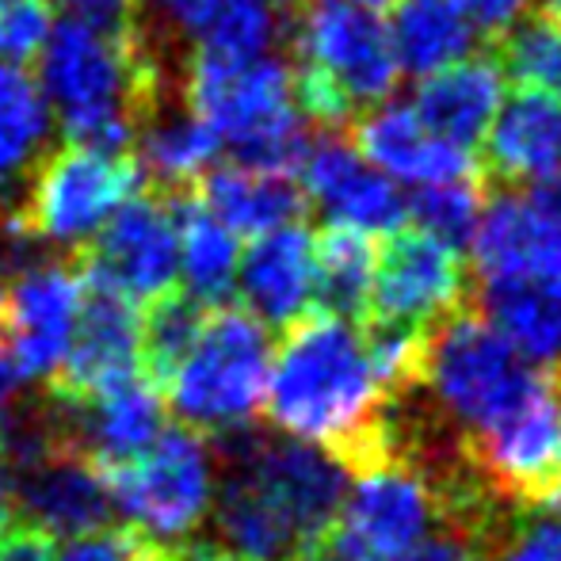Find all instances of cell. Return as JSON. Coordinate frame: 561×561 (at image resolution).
I'll return each mask as SVG.
<instances>
[{"label": "cell", "instance_id": "1", "mask_svg": "<svg viewBox=\"0 0 561 561\" xmlns=\"http://www.w3.org/2000/svg\"><path fill=\"white\" fill-rule=\"evenodd\" d=\"M390 405L355 321L318 310L287 325L264 393L275 432L321 447L347 478H363L398 462Z\"/></svg>", "mask_w": 561, "mask_h": 561}, {"label": "cell", "instance_id": "2", "mask_svg": "<svg viewBox=\"0 0 561 561\" xmlns=\"http://www.w3.org/2000/svg\"><path fill=\"white\" fill-rule=\"evenodd\" d=\"M43 100L61 118L69 146L130 153L141 126L161 112V66L138 27L69 15L43 50Z\"/></svg>", "mask_w": 561, "mask_h": 561}, {"label": "cell", "instance_id": "3", "mask_svg": "<svg viewBox=\"0 0 561 561\" xmlns=\"http://www.w3.org/2000/svg\"><path fill=\"white\" fill-rule=\"evenodd\" d=\"M187 112L210 126L218 146H229L237 164L267 172L302 169L310 123L298 112L295 73L275 54L215 58L195 54L184 81Z\"/></svg>", "mask_w": 561, "mask_h": 561}, {"label": "cell", "instance_id": "4", "mask_svg": "<svg viewBox=\"0 0 561 561\" xmlns=\"http://www.w3.org/2000/svg\"><path fill=\"white\" fill-rule=\"evenodd\" d=\"M295 100L306 123L340 126L386 104L401 81L390 31L352 0H298L290 23Z\"/></svg>", "mask_w": 561, "mask_h": 561}, {"label": "cell", "instance_id": "5", "mask_svg": "<svg viewBox=\"0 0 561 561\" xmlns=\"http://www.w3.org/2000/svg\"><path fill=\"white\" fill-rule=\"evenodd\" d=\"M547 370L531 367L478 310L462 306L424 333L421 382L413 386L439 424L458 439H478L512 416Z\"/></svg>", "mask_w": 561, "mask_h": 561}, {"label": "cell", "instance_id": "6", "mask_svg": "<svg viewBox=\"0 0 561 561\" xmlns=\"http://www.w3.org/2000/svg\"><path fill=\"white\" fill-rule=\"evenodd\" d=\"M272 375V336L241 306H210L187 355L164 382L180 424L207 439L252 428Z\"/></svg>", "mask_w": 561, "mask_h": 561}, {"label": "cell", "instance_id": "7", "mask_svg": "<svg viewBox=\"0 0 561 561\" xmlns=\"http://www.w3.org/2000/svg\"><path fill=\"white\" fill-rule=\"evenodd\" d=\"M112 508L134 531L157 542H187L210 516L218 462L207 436L192 428H164L141 455L96 466Z\"/></svg>", "mask_w": 561, "mask_h": 561}, {"label": "cell", "instance_id": "8", "mask_svg": "<svg viewBox=\"0 0 561 561\" xmlns=\"http://www.w3.org/2000/svg\"><path fill=\"white\" fill-rule=\"evenodd\" d=\"M146 184L130 153H100L61 146L35 164L27 199L8 218V237H38L54 244H89L107 218Z\"/></svg>", "mask_w": 561, "mask_h": 561}, {"label": "cell", "instance_id": "9", "mask_svg": "<svg viewBox=\"0 0 561 561\" xmlns=\"http://www.w3.org/2000/svg\"><path fill=\"white\" fill-rule=\"evenodd\" d=\"M84 302L77 260H50L20 272L0 295V355L15 382H50L73 340Z\"/></svg>", "mask_w": 561, "mask_h": 561}, {"label": "cell", "instance_id": "10", "mask_svg": "<svg viewBox=\"0 0 561 561\" xmlns=\"http://www.w3.org/2000/svg\"><path fill=\"white\" fill-rule=\"evenodd\" d=\"M81 272L89 283L130 298L134 306L157 302L176 290L180 241L176 207L169 195H134L107 218V226L84 244Z\"/></svg>", "mask_w": 561, "mask_h": 561}, {"label": "cell", "instance_id": "11", "mask_svg": "<svg viewBox=\"0 0 561 561\" xmlns=\"http://www.w3.org/2000/svg\"><path fill=\"white\" fill-rule=\"evenodd\" d=\"M466 295L470 283H466L462 252L447 249L421 229H398L375 260L367 321L424 333L462 310Z\"/></svg>", "mask_w": 561, "mask_h": 561}, {"label": "cell", "instance_id": "12", "mask_svg": "<svg viewBox=\"0 0 561 561\" xmlns=\"http://www.w3.org/2000/svg\"><path fill=\"white\" fill-rule=\"evenodd\" d=\"M134 375H141V310L130 298L84 279V302L73 340L61 367L46 382L43 398L73 405Z\"/></svg>", "mask_w": 561, "mask_h": 561}, {"label": "cell", "instance_id": "13", "mask_svg": "<svg viewBox=\"0 0 561 561\" xmlns=\"http://www.w3.org/2000/svg\"><path fill=\"white\" fill-rule=\"evenodd\" d=\"M302 192L318 203L329 226L359 229L367 237L398 233L409 218L398 184L363 161L359 149L336 134L310 141L302 157Z\"/></svg>", "mask_w": 561, "mask_h": 561}, {"label": "cell", "instance_id": "14", "mask_svg": "<svg viewBox=\"0 0 561 561\" xmlns=\"http://www.w3.org/2000/svg\"><path fill=\"white\" fill-rule=\"evenodd\" d=\"M43 409L58 436L84 450L96 466L126 462L164 432L161 386H153L146 375H134L96 398L73 401V405L43 398Z\"/></svg>", "mask_w": 561, "mask_h": 561}, {"label": "cell", "instance_id": "15", "mask_svg": "<svg viewBox=\"0 0 561 561\" xmlns=\"http://www.w3.org/2000/svg\"><path fill=\"white\" fill-rule=\"evenodd\" d=\"M164 31L215 58H260L290 38L298 0H153Z\"/></svg>", "mask_w": 561, "mask_h": 561}, {"label": "cell", "instance_id": "16", "mask_svg": "<svg viewBox=\"0 0 561 561\" xmlns=\"http://www.w3.org/2000/svg\"><path fill=\"white\" fill-rule=\"evenodd\" d=\"M478 279H561V233L531 192H496L485 199L470 237Z\"/></svg>", "mask_w": 561, "mask_h": 561}, {"label": "cell", "instance_id": "17", "mask_svg": "<svg viewBox=\"0 0 561 561\" xmlns=\"http://www.w3.org/2000/svg\"><path fill=\"white\" fill-rule=\"evenodd\" d=\"M352 146L393 184H450L473 176V153L447 146L421 123L413 104H378L355 115Z\"/></svg>", "mask_w": 561, "mask_h": 561}, {"label": "cell", "instance_id": "18", "mask_svg": "<svg viewBox=\"0 0 561 561\" xmlns=\"http://www.w3.org/2000/svg\"><path fill=\"white\" fill-rule=\"evenodd\" d=\"M237 290L260 325H295L313 306V233L290 222L252 237L237 264Z\"/></svg>", "mask_w": 561, "mask_h": 561}, {"label": "cell", "instance_id": "19", "mask_svg": "<svg viewBox=\"0 0 561 561\" xmlns=\"http://www.w3.org/2000/svg\"><path fill=\"white\" fill-rule=\"evenodd\" d=\"M485 169L501 184H550L561 176V104L516 89L485 134Z\"/></svg>", "mask_w": 561, "mask_h": 561}, {"label": "cell", "instance_id": "20", "mask_svg": "<svg viewBox=\"0 0 561 561\" xmlns=\"http://www.w3.org/2000/svg\"><path fill=\"white\" fill-rule=\"evenodd\" d=\"M504 100V73L493 58H462L439 73L424 77L413 112L447 146L473 153L493 126Z\"/></svg>", "mask_w": 561, "mask_h": 561}, {"label": "cell", "instance_id": "21", "mask_svg": "<svg viewBox=\"0 0 561 561\" xmlns=\"http://www.w3.org/2000/svg\"><path fill=\"white\" fill-rule=\"evenodd\" d=\"M192 195L237 237H260L279 226H290L306 210V192L290 172L249 169V164H226L210 169Z\"/></svg>", "mask_w": 561, "mask_h": 561}, {"label": "cell", "instance_id": "22", "mask_svg": "<svg viewBox=\"0 0 561 561\" xmlns=\"http://www.w3.org/2000/svg\"><path fill=\"white\" fill-rule=\"evenodd\" d=\"M473 310L531 367L561 370V279H489Z\"/></svg>", "mask_w": 561, "mask_h": 561}, {"label": "cell", "instance_id": "23", "mask_svg": "<svg viewBox=\"0 0 561 561\" xmlns=\"http://www.w3.org/2000/svg\"><path fill=\"white\" fill-rule=\"evenodd\" d=\"M386 31H390L401 73L413 77H432L470 58L478 43V31L466 20L458 0H401Z\"/></svg>", "mask_w": 561, "mask_h": 561}, {"label": "cell", "instance_id": "24", "mask_svg": "<svg viewBox=\"0 0 561 561\" xmlns=\"http://www.w3.org/2000/svg\"><path fill=\"white\" fill-rule=\"evenodd\" d=\"M176 241H180V275H184V295L199 306H226L237 287V264H241V241L233 229H226L195 199L184 192L176 203Z\"/></svg>", "mask_w": 561, "mask_h": 561}, {"label": "cell", "instance_id": "25", "mask_svg": "<svg viewBox=\"0 0 561 561\" xmlns=\"http://www.w3.org/2000/svg\"><path fill=\"white\" fill-rule=\"evenodd\" d=\"M375 260V244L359 229L329 226L321 237H313V302L321 306V313L344 321L367 318Z\"/></svg>", "mask_w": 561, "mask_h": 561}, {"label": "cell", "instance_id": "26", "mask_svg": "<svg viewBox=\"0 0 561 561\" xmlns=\"http://www.w3.org/2000/svg\"><path fill=\"white\" fill-rule=\"evenodd\" d=\"M141 176H149V184H157V195H184L215 169L218 157V138L210 126H203L192 112L161 118L157 112L141 126Z\"/></svg>", "mask_w": 561, "mask_h": 561}, {"label": "cell", "instance_id": "27", "mask_svg": "<svg viewBox=\"0 0 561 561\" xmlns=\"http://www.w3.org/2000/svg\"><path fill=\"white\" fill-rule=\"evenodd\" d=\"M50 107L23 69L0 61V192L43 161Z\"/></svg>", "mask_w": 561, "mask_h": 561}, {"label": "cell", "instance_id": "28", "mask_svg": "<svg viewBox=\"0 0 561 561\" xmlns=\"http://www.w3.org/2000/svg\"><path fill=\"white\" fill-rule=\"evenodd\" d=\"M207 310L210 306H199L184 290H169L157 302H149V310L141 313V375L149 382L164 390L176 363L184 359L195 333H199Z\"/></svg>", "mask_w": 561, "mask_h": 561}, {"label": "cell", "instance_id": "29", "mask_svg": "<svg viewBox=\"0 0 561 561\" xmlns=\"http://www.w3.org/2000/svg\"><path fill=\"white\" fill-rule=\"evenodd\" d=\"M501 73L519 89H531L561 104V23L547 15H524L501 38Z\"/></svg>", "mask_w": 561, "mask_h": 561}, {"label": "cell", "instance_id": "30", "mask_svg": "<svg viewBox=\"0 0 561 561\" xmlns=\"http://www.w3.org/2000/svg\"><path fill=\"white\" fill-rule=\"evenodd\" d=\"M405 207L421 233L462 252V244H470L473 229H478L481 210H485V184L473 176L450 180V184H428L413 199H405Z\"/></svg>", "mask_w": 561, "mask_h": 561}, {"label": "cell", "instance_id": "31", "mask_svg": "<svg viewBox=\"0 0 561 561\" xmlns=\"http://www.w3.org/2000/svg\"><path fill=\"white\" fill-rule=\"evenodd\" d=\"M489 561H561V508L508 512L493 531Z\"/></svg>", "mask_w": 561, "mask_h": 561}, {"label": "cell", "instance_id": "32", "mask_svg": "<svg viewBox=\"0 0 561 561\" xmlns=\"http://www.w3.org/2000/svg\"><path fill=\"white\" fill-rule=\"evenodd\" d=\"M54 31L50 0H0V61L27 66L46 50Z\"/></svg>", "mask_w": 561, "mask_h": 561}, {"label": "cell", "instance_id": "33", "mask_svg": "<svg viewBox=\"0 0 561 561\" xmlns=\"http://www.w3.org/2000/svg\"><path fill=\"white\" fill-rule=\"evenodd\" d=\"M58 561H176V542H157L134 527H123L73 539Z\"/></svg>", "mask_w": 561, "mask_h": 561}, {"label": "cell", "instance_id": "34", "mask_svg": "<svg viewBox=\"0 0 561 561\" xmlns=\"http://www.w3.org/2000/svg\"><path fill=\"white\" fill-rule=\"evenodd\" d=\"M458 8H462L466 20L473 23V31L489 35L493 43H501V38L527 15L531 0H458Z\"/></svg>", "mask_w": 561, "mask_h": 561}, {"label": "cell", "instance_id": "35", "mask_svg": "<svg viewBox=\"0 0 561 561\" xmlns=\"http://www.w3.org/2000/svg\"><path fill=\"white\" fill-rule=\"evenodd\" d=\"M0 561H58V554H54L50 535L15 519L0 531Z\"/></svg>", "mask_w": 561, "mask_h": 561}, {"label": "cell", "instance_id": "36", "mask_svg": "<svg viewBox=\"0 0 561 561\" xmlns=\"http://www.w3.org/2000/svg\"><path fill=\"white\" fill-rule=\"evenodd\" d=\"M73 12V20L104 23V27H134L141 0H50Z\"/></svg>", "mask_w": 561, "mask_h": 561}, {"label": "cell", "instance_id": "37", "mask_svg": "<svg viewBox=\"0 0 561 561\" xmlns=\"http://www.w3.org/2000/svg\"><path fill=\"white\" fill-rule=\"evenodd\" d=\"M531 199L539 203V210L550 218V222H554V229L561 233V176H558V180H550V184H539V187H535Z\"/></svg>", "mask_w": 561, "mask_h": 561}, {"label": "cell", "instance_id": "38", "mask_svg": "<svg viewBox=\"0 0 561 561\" xmlns=\"http://www.w3.org/2000/svg\"><path fill=\"white\" fill-rule=\"evenodd\" d=\"M352 4L367 8V12H386V8H398L401 0H352Z\"/></svg>", "mask_w": 561, "mask_h": 561}, {"label": "cell", "instance_id": "39", "mask_svg": "<svg viewBox=\"0 0 561 561\" xmlns=\"http://www.w3.org/2000/svg\"><path fill=\"white\" fill-rule=\"evenodd\" d=\"M542 15H547V20H554V23H561V0H542Z\"/></svg>", "mask_w": 561, "mask_h": 561}, {"label": "cell", "instance_id": "40", "mask_svg": "<svg viewBox=\"0 0 561 561\" xmlns=\"http://www.w3.org/2000/svg\"><path fill=\"white\" fill-rule=\"evenodd\" d=\"M4 439H8V416H4V409H0V450H4Z\"/></svg>", "mask_w": 561, "mask_h": 561}, {"label": "cell", "instance_id": "41", "mask_svg": "<svg viewBox=\"0 0 561 561\" xmlns=\"http://www.w3.org/2000/svg\"><path fill=\"white\" fill-rule=\"evenodd\" d=\"M0 295H4V287H0Z\"/></svg>", "mask_w": 561, "mask_h": 561}]
</instances>
